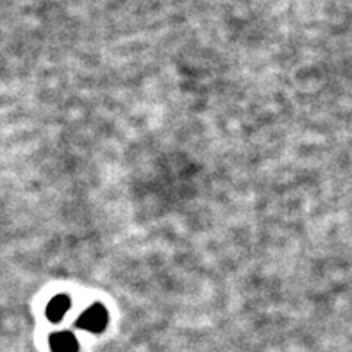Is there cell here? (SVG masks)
I'll return each instance as SVG.
<instances>
[{"instance_id":"6da1fadb","label":"cell","mask_w":352,"mask_h":352,"mask_svg":"<svg viewBox=\"0 0 352 352\" xmlns=\"http://www.w3.org/2000/svg\"><path fill=\"white\" fill-rule=\"evenodd\" d=\"M106 324L107 313L100 304L89 306V308L80 315L79 320H77V326H79L80 329L88 331V333H100V331H104Z\"/></svg>"},{"instance_id":"7a4b0ae2","label":"cell","mask_w":352,"mask_h":352,"mask_svg":"<svg viewBox=\"0 0 352 352\" xmlns=\"http://www.w3.org/2000/svg\"><path fill=\"white\" fill-rule=\"evenodd\" d=\"M50 347H52V352H77L79 351L77 338L72 335V333H67V331H59V333L52 335V338H50Z\"/></svg>"},{"instance_id":"3957f363","label":"cell","mask_w":352,"mask_h":352,"mask_svg":"<svg viewBox=\"0 0 352 352\" xmlns=\"http://www.w3.org/2000/svg\"><path fill=\"white\" fill-rule=\"evenodd\" d=\"M70 309V299L67 295H58L47 306V317L50 322H59Z\"/></svg>"}]
</instances>
